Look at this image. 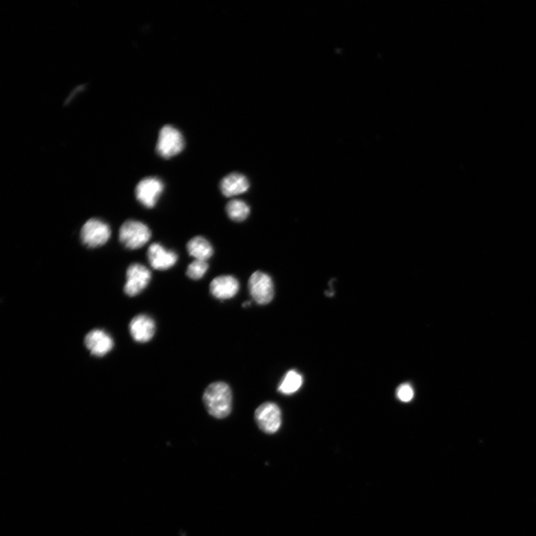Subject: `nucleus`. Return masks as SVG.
<instances>
[{
    "label": "nucleus",
    "instance_id": "nucleus-5",
    "mask_svg": "<svg viewBox=\"0 0 536 536\" xmlns=\"http://www.w3.org/2000/svg\"><path fill=\"white\" fill-rule=\"evenodd\" d=\"M184 148V140L180 131L173 126H165L159 133L157 151L166 159L171 158L180 153Z\"/></svg>",
    "mask_w": 536,
    "mask_h": 536
},
{
    "label": "nucleus",
    "instance_id": "nucleus-11",
    "mask_svg": "<svg viewBox=\"0 0 536 536\" xmlns=\"http://www.w3.org/2000/svg\"><path fill=\"white\" fill-rule=\"evenodd\" d=\"M210 293L218 300L231 299L240 291V283L233 276H220L212 281Z\"/></svg>",
    "mask_w": 536,
    "mask_h": 536
},
{
    "label": "nucleus",
    "instance_id": "nucleus-1",
    "mask_svg": "<svg viewBox=\"0 0 536 536\" xmlns=\"http://www.w3.org/2000/svg\"><path fill=\"white\" fill-rule=\"evenodd\" d=\"M203 399L208 413L215 418L223 419L231 414L233 395L231 387L226 383H212L204 391Z\"/></svg>",
    "mask_w": 536,
    "mask_h": 536
},
{
    "label": "nucleus",
    "instance_id": "nucleus-14",
    "mask_svg": "<svg viewBox=\"0 0 536 536\" xmlns=\"http://www.w3.org/2000/svg\"><path fill=\"white\" fill-rule=\"evenodd\" d=\"M187 251L190 256L196 260L207 261L214 255V248L209 242L202 236L192 238L187 244Z\"/></svg>",
    "mask_w": 536,
    "mask_h": 536
},
{
    "label": "nucleus",
    "instance_id": "nucleus-16",
    "mask_svg": "<svg viewBox=\"0 0 536 536\" xmlns=\"http://www.w3.org/2000/svg\"><path fill=\"white\" fill-rule=\"evenodd\" d=\"M226 212L229 218L237 222H241L248 218L251 209L244 201L235 199L227 203Z\"/></svg>",
    "mask_w": 536,
    "mask_h": 536
},
{
    "label": "nucleus",
    "instance_id": "nucleus-12",
    "mask_svg": "<svg viewBox=\"0 0 536 536\" xmlns=\"http://www.w3.org/2000/svg\"><path fill=\"white\" fill-rule=\"evenodd\" d=\"M129 329L135 342L146 343L154 337L156 326L154 320L151 317L140 314L131 320Z\"/></svg>",
    "mask_w": 536,
    "mask_h": 536
},
{
    "label": "nucleus",
    "instance_id": "nucleus-10",
    "mask_svg": "<svg viewBox=\"0 0 536 536\" xmlns=\"http://www.w3.org/2000/svg\"><path fill=\"white\" fill-rule=\"evenodd\" d=\"M148 259L153 268L164 270L173 268L178 257L175 252L166 250L160 244L155 243L149 246Z\"/></svg>",
    "mask_w": 536,
    "mask_h": 536
},
{
    "label": "nucleus",
    "instance_id": "nucleus-8",
    "mask_svg": "<svg viewBox=\"0 0 536 536\" xmlns=\"http://www.w3.org/2000/svg\"><path fill=\"white\" fill-rule=\"evenodd\" d=\"M151 271L141 264H133L127 270L125 292L129 296L140 294L150 283Z\"/></svg>",
    "mask_w": 536,
    "mask_h": 536
},
{
    "label": "nucleus",
    "instance_id": "nucleus-18",
    "mask_svg": "<svg viewBox=\"0 0 536 536\" xmlns=\"http://www.w3.org/2000/svg\"><path fill=\"white\" fill-rule=\"evenodd\" d=\"M413 390L411 385L405 384L400 386L397 390V397L403 403H409L413 398Z\"/></svg>",
    "mask_w": 536,
    "mask_h": 536
},
{
    "label": "nucleus",
    "instance_id": "nucleus-3",
    "mask_svg": "<svg viewBox=\"0 0 536 536\" xmlns=\"http://www.w3.org/2000/svg\"><path fill=\"white\" fill-rule=\"evenodd\" d=\"M112 235L110 227L101 220L92 218L84 224L81 231L83 243L90 248H99L107 242Z\"/></svg>",
    "mask_w": 536,
    "mask_h": 536
},
{
    "label": "nucleus",
    "instance_id": "nucleus-17",
    "mask_svg": "<svg viewBox=\"0 0 536 536\" xmlns=\"http://www.w3.org/2000/svg\"><path fill=\"white\" fill-rule=\"evenodd\" d=\"M209 268L207 261L195 259L188 266L186 270V275L194 280L201 279L206 275Z\"/></svg>",
    "mask_w": 536,
    "mask_h": 536
},
{
    "label": "nucleus",
    "instance_id": "nucleus-15",
    "mask_svg": "<svg viewBox=\"0 0 536 536\" xmlns=\"http://www.w3.org/2000/svg\"><path fill=\"white\" fill-rule=\"evenodd\" d=\"M303 379L301 374L295 370L288 371L278 387L279 392L285 395H291L302 387Z\"/></svg>",
    "mask_w": 536,
    "mask_h": 536
},
{
    "label": "nucleus",
    "instance_id": "nucleus-13",
    "mask_svg": "<svg viewBox=\"0 0 536 536\" xmlns=\"http://www.w3.org/2000/svg\"><path fill=\"white\" fill-rule=\"evenodd\" d=\"M250 188V183L244 175L231 173L222 179L220 183L221 192L226 197H234L242 194Z\"/></svg>",
    "mask_w": 536,
    "mask_h": 536
},
{
    "label": "nucleus",
    "instance_id": "nucleus-4",
    "mask_svg": "<svg viewBox=\"0 0 536 536\" xmlns=\"http://www.w3.org/2000/svg\"><path fill=\"white\" fill-rule=\"evenodd\" d=\"M248 288L253 301L259 305H267L274 299L273 280L264 272L257 271L251 275Z\"/></svg>",
    "mask_w": 536,
    "mask_h": 536
},
{
    "label": "nucleus",
    "instance_id": "nucleus-7",
    "mask_svg": "<svg viewBox=\"0 0 536 536\" xmlns=\"http://www.w3.org/2000/svg\"><path fill=\"white\" fill-rule=\"evenodd\" d=\"M164 190V184L159 178L147 177L137 186L136 197L144 207L153 208L155 207Z\"/></svg>",
    "mask_w": 536,
    "mask_h": 536
},
{
    "label": "nucleus",
    "instance_id": "nucleus-2",
    "mask_svg": "<svg viewBox=\"0 0 536 536\" xmlns=\"http://www.w3.org/2000/svg\"><path fill=\"white\" fill-rule=\"evenodd\" d=\"M151 237L149 227L138 220L125 221L119 231V240L131 250L141 248L149 242Z\"/></svg>",
    "mask_w": 536,
    "mask_h": 536
},
{
    "label": "nucleus",
    "instance_id": "nucleus-9",
    "mask_svg": "<svg viewBox=\"0 0 536 536\" xmlns=\"http://www.w3.org/2000/svg\"><path fill=\"white\" fill-rule=\"evenodd\" d=\"M84 344L91 354L97 357L105 356L114 346L113 338L101 329L91 331L85 337Z\"/></svg>",
    "mask_w": 536,
    "mask_h": 536
},
{
    "label": "nucleus",
    "instance_id": "nucleus-19",
    "mask_svg": "<svg viewBox=\"0 0 536 536\" xmlns=\"http://www.w3.org/2000/svg\"><path fill=\"white\" fill-rule=\"evenodd\" d=\"M251 305V302H246L243 303L242 306L243 307L246 308L248 307V306H250Z\"/></svg>",
    "mask_w": 536,
    "mask_h": 536
},
{
    "label": "nucleus",
    "instance_id": "nucleus-6",
    "mask_svg": "<svg viewBox=\"0 0 536 536\" xmlns=\"http://www.w3.org/2000/svg\"><path fill=\"white\" fill-rule=\"evenodd\" d=\"M255 420L262 431L273 435L282 424V413L275 403H266L257 408L255 412Z\"/></svg>",
    "mask_w": 536,
    "mask_h": 536
}]
</instances>
